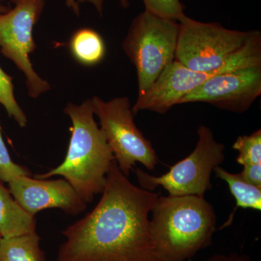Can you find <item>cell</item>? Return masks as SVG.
Instances as JSON below:
<instances>
[{
	"instance_id": "5bb4252c",
	"label": "cell",
	"mask_w": 261,
	"mask_h": 261,
	"mask_svg": "<svg viewBox=\"0 0 261 261\" xmlns=\"http://www.w3.org/2000/svg\"><path fill=\"white\" fill-rule=\"evenodd\" d=\"M69 48L75 61L86 66L99 64L106 56V44L102 37L92 29L82 28L73 33Z\"/></svg>"
},
{
	"instance_id": "5b68a950",
	"label": "cell",
	"mask_w": 261,
	"mask_h": 261,
	"mask_svg": "<svg viewBox=\"0 0 261 261\" xmlns=\"http://www.w3.org/2000/svg\"><path fill=\"white\" fill-rule=\"evenodd\" d=\"M261 65V34L252 31L244 47L232 61L221 70L214 72H200L190 69L179 62L174 61L168 65L157 80L143 95L137 99L132 108L134 115L148 111L165 114L187 94L201 84L224 72Z\"/></svg>"
},
{
	"instance_id": "484cf974",
	"label": "cell",
	"mask_w": 261,
	"mask_h": 261,
	"mask_svg": "<svg viewBox=\"0 0 261 261\" xmlns=\"http://www.w3.org/2000/svg\"><path fill=\"white\" fill-rule=\"evenodd\" d=\"M0 1H1V2H2V1H3V0H0Z\"/></svg>"
},
{
	"instance_id": "8fae6325",
	"label": "cell",
	"mask_w": 261,
	"mask_h": 261,
	"mask_svg": "<svg viewBox=\"0 0 261 261\" xmlns=\"http://www.w3.org/2000/svg\"><path fill=\"white\" fill-rule=\"evenodd\" d=\"M8 184L15 200L32 216L50 208L61 209L76 216L87 208V203L65 178L46 180L21 176Z\"/></svg>"
},
{
	"instance_id": "cb8c5ba5",
	"label": "cell",
	"mask_w": 261,
	"mask_h": 261,
	"mask_svg": "<svg viewBox=\"0 0 261 261\" xmlns=\"http://www.w3.org/2000/svg\"><path fill=\"white\" fill-rule=\"evenodd\" d=\"M119 2L120 5H121V7H123V8H127L129 7V0H119Z\"/></svg>"
},
{
	"instance_id": "ffe728a7",
	"label": "cell",
	"mask_w": 261,
	"mask_h": 261,
	"mask_svg": "<svg viewBox=\"0 0 261 261\" xmlns=\"http://www.w3.org/2000/svg\"><path fill=\"white\" fill-rule=\"evenodd\" d=\"M241 177L250 185L261 188V163L243 166Z\"/></svg>"
},
{
	"instance_id": "30bf717a",
	"label": "cell",
	"mask_w": 261,
	"mask_h": 261,
	"mask_svg": "<svg viewBox=\"0 0 261 261\" xmlns=\"http://www.w3.org/2000/svg\"><path fill=\"white\" fill-rule=\"evenodd\" d=\"M261 94V65L224 72L206 81L178 102H206L220 109L243 113Z\"/></svg>"
},
{
	"instance_id": "2e32d148",
	"label": "cell",
	"mask_w": 261,
	"mask_h": 261,
	"mask_svg": "<svg viewBox=\"0 0 261 261\" xmlns=\"http://www.w3.org/2000/svg\"><path fill=\"white\" fill-rule=\"evenodd\" d=\"M0 104L3 105L10 118H14L19 126L27 125V118L15 99L13 77L5 73L0 67Z\"/></svg>"
},
{
	"instance_id": "603a6c76",
	"label": "cell",
	"mask_w": 261,
	"mask_h": 261,
	"mask_svg": "<svg viewBox=\"0 0 261 261\" xmlns=\"http://www.w3.org/2000/svg\"><path fill=\"white\" fill-rule=\"evenodd\" d=\"M10 9V7L5 6L4 5L2 4V2L0 1V14L6 13V12H8Z\"/></svg>"
},
{
	"instance_id": "ac0fdd59",
	"label": "cell",
	"mask_w": 261,
	"mask_h": 261,
	"mask_svg": "<svg viewBox=\"0 0 261 261\" xmlns=\"http://www.w3.org/2000/svg\"><path fill=\"white\" fill-rule=\"evenodd\" d=\"M145 11L168 20L179 21L185 17L184 6L180 0H142Z\"/></svg>"
},
{
	"instance_id": "44dd1931",
	"label": "cell",
	"mask_w": 261,
	"mask_h": 261,
	"mask_svg": "<svg viewBox=\"0 0 261 261\" xmlns=\"http://www.w3.org/2000/svg\"><path fill=\"white\" fill-rule=\"evenodd\" d=\"M204 261H252L245 254L230 252L228 254H216Z\"/></svg>"
},
{
	"instance_id": "8992f818",
	"label": "cell",
	"mask_w": 261,
	"mask_h": 261,
	"mask_svg": "<svg viewBox=\"0 0 261 261\" xmlns=\"http://www.w3.org/2000/svg\"><path fill=\"white\" fill-rule=\"evenodd\" d=\"M197 134L198 141L192 153L173 165L167 173L154 176L137 168L136 176L141 188L153 192L158 187H162L171 197H205L206 192L212 188L211 176L214 168L224 161L225 146L216 140L208 127L201 125Z\"/></svg>"
},
{
	"instance_id": "9a60e30c",
	"label": "cell",
	"mask_w": 261,
	"mask_h": 261,
	"mask_svg": "<svg viewBox=\"0 0 261 261\" xmlns=\"http://www.w3.org/2000/svg\"><path fill=\"white\" fill-rule=\"evenodd\" d=\"M37 231L20 236L3 238L0 243V261H45Z\"/></svg>"
},
{
	"instance_id": "9c48e42d",
	"label": "cell",
	"mask_w": 261,
	"mask_h": 261,
	"mask_svg": "<svg viewBox=\"0 0 261 261\" xmlns=\"http://www.w3.org/2000/svg\"><path fill=\"white\" fill-rule=\"evenodd\" d=\"M13 9L0 14V51L11 60L27 78L29 97L36 99L50 85L34 70L29 55L37 48L33 29L42 15L44 0H11Z\"/></svg>"
},
{
	"instance_id": "7c38bea8",
	"label": "cell",
	"mask_w": 261,
	"mask_h": 261,
	"mask_svg": "<svg viewBox=\"0 0 261 261\" xmlns=\"http://www.w3.org/2000/svg\"><path fill=\"white\" fill-rule=\"evenodd\" d=\"M37 219L27 212L0 181V234L13 238L36 232Z\"/></svg>"
},
{
	"instance_id": "4fadbf2b",
	"label": "cell",
	"mask_w": 261,
	"mask_h": 261,
	"mask_svg": "<svg viewBox=\"0 0 261 261\" xmlns=\"http://www.w3.org/2000/svg\"><path fill=\"white\" fill-rule=\"evenodd\" d=\"M214 171L216 177L226 182L230 192L236 200L234 210L230 215L226 222L221 226V229L230 226L234 217L235 212L239 207L261 211V188L247 183L241 177L240 173L228 172L220 166L215 168Z\"/></svg>"
},
{
	"instance_id": "d6986e66",
	"label": "cell",
	"mask_w": 261,
	"mask_h": 261,
	"mask_svg": "<svg viewBox=\"0 0 261 261\" xmlns=\"http://www.w3.org/2000/svg\"><path fill=\"white\" fill-rule=\"evenodd\" d=\"M21 176H32V173L28 168L16 164L11 159L3 140L0 126V181L9 183Z\"/></svg>"
},
{
	"instance_id": "277c9868",
	"label": "cell",
	"mask_w": 261,
	"mask_h": 261,
	"mask_svg": "<svg viewBox=\"0 0 261 261\" xmlns=\"http://www.w3.org/2000/svg\"><path fill=\"white\" fill-rule=\"evenodd\" d=\"M178 33L177 21L145 10L134 19L122 46L137 70L138 97L175 61Z\"/></svg>"
},
{
	"instance_id": "7a4b0ae2",
	"label": "cell",
	"mask_w": 261,
	"mask_h": 261,
	"mask_svg": "<svg viewBox=\"0 0 261 261\" xmlns=\"http://www.w3.org/2000/svg\"><path fill=\"white\" fill-rule=\"evenodd\" d=\"M149 220L161 261H185L212 243L216 231L214 206L195 195L159 196Z\"/></svg>"
},
{
	"instance_id": "d4e9b609",
	"label": "cell",
	"mask_w": 261,
	"mask_h": 261,
	"mask_svg": "<svg viewBox=\"0 0 261 261\" xmlns=\"http://www.w3.org/2000/svg\"><path fill=\"white\" fill-rule=\"evenodd\" d=\"M3 238H2L1 234H0V243H1V240Z\"/></svg>"
},
{
	"instance_id": "e0dca14e",
	"label": "cell",
	"mask_w": 261,
	"mask_h": 261,
	"mask_svg": "<svg viewBox=\"0 0 261 261\" xmlns=\"http://www.w3.org/2000/svg\"><path fill=\"white\" fill-rule=\"evenodd\" d=\"M233 148L238 152L237 162L239 164L261 163V130L250 135L240 136L233 144Z\"/></svg>"
},
{
	"instance_id": "3957f363",
	"label": "cell",
	"mask_w": 261,
	"mask_h": 261,
	"mask_svg": "<svg viewBox=\"0 0 261 261\" xmlns=\"http://www.w3.org/2000/svg\"><path fill=\"white\" fill-rule=\"evenodd\" d=\"M64 112L72 121L65 160L58 167L34 176L38 179L63 176L82 200L90 203L104 190L107 173L115 161L114 154L94 120L91 99L80 106L68 103Z\"/></svg>"
},
{
	"instance_id": "52a82bcc",
	"label": "cell",
	"mask_w": 261,
	"mask_h": 261,
	"mask_svg": "<svg viewBox=\"0 0 261 261\" xmlns=\"http://www.w3.org/2000/svg\"><path fill=\"white\" fill-rule=\"evenodd\" d=\"M175 61L190 69L214 72L230 63L250 37V32L224 28L218 23H204L187 15L178 21Z\"/></svg>"
},
{
	"instance_id": "7402d4cb",
	"label": "cell",
	"mask_w": 261,
	"mask_h": 261,
	"mask_svg": "<svg viewBox=\"0 0 261 261\" xmlns=\"http://www.w3.org/2000/svg\"><path fill=\"white\" fill-rule=\"evenodd\" d=\"M103 2L104 0H66L67 5L74 11L76 15H80V6L79 3H91L95 9L97 10L99 15H102Z\"/></svg>"
},
{
	"instance_id": "6da1fadb",
	"label": "cell",
	"mask_w": 261,
	"mask_h": 261,
	"mask_svg": "<svg viewBox=\"0 0 261 261\" xmlns=\"http://www.w3.org/2000/svg\"><path fill=\"white\" fill-rule=\"evenodd\" d=\"M102 194L93 210L62 232L66 240L57 261H161L149 219L159 194L133 185L116 161Z\"/></svg>"
},
{
	"instance_id": "ba28073f",
	"label": "cell",
	"mask_w": 261,
	"mask_h": 261,
	"mask_svg": "<svg viewBox=\"0 0 261 261\" xmlns=\"http://www.w3.org/2000/svg\"><path fill=\"white\" fill-rule=\"evenodd\" d=\"M91 101L94 114L99 118L100 129L121 172L128 177L137 163L149 171L154 170L159 158L150 141L136 126L129 99L116 97L106 102L95 96Z\"/></svg>"
}]
</instances>
